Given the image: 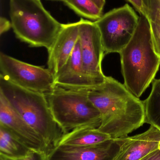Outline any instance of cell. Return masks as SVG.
<instances>
[{"label": "cell", "mask_w": 160, "mask_h": 160, "mask_svg": "<svg viewBox=\"0 0 160 160\" xmlns=\"http://www.w3.org/2000/svg\"><path fill=\"white\" fill-rule=\"evenodd\" d=\"M88 97L101 115L99 129L112 139L127 137L146 123L143 101L112 77L89 90Z\"/></svg>", "instance_id": "cell-1"}, {"label": "cell", "mask_w": 160, "mask_h": 160, "mask_svg": "<svg viewBox=\"0 0 160 160\" xmlns=\"http://www.w3.org/2000/svg\"><path fill=\"white\" fill-rule=\"evenodd\" d=\"M119 54L124 85L139 98L153 82L160 66L154 48L150 21L141 15L136 31Z\"/></svg>", "instance_id": "cell-2"}, {"label": "cell", "mask_w": 160, "mask_h": 160, "mask_svg": "<svg viewBox=\"0 0 160 160\" xmlns=\"http://www.w3.org/2000/svg\"><path fill=\"white\" fill-rule=\"evenodd\" d=\"M0 93L13 110L39 135L49 154L59 145L67 132L54 118L44 93L23 88L1 75Z\"/></svg>", "instance_id": "cell-3"}, {"label": "cell", "mask_w": 160, "mask_h": 160, "mask_svg": "<svg viewBox=\"0 0 160 160\" xmlns=\"http://www.w3.org/2000/svg\"><path fill=\"white\" fill-rule=\"evenodd\" d=\"M10 18L16 38L32 48L49 50L63 24L44 8L40 0H9Z\"/></svg>", "instance_id": "cell-4"}, {"label": "cell", "mask_w": 160, "mask_h": 160, "mask_svg": "<svg viewBox=\"0 0 160 160\" xmlns=\"http://www.w3.org/2000/svg\"><path fill=\"white\" fill-rule=\"evenodd\" d=\"M88 91L55 86L45 94L54 118L66 132L83 127L98 128L100 126V112L89 99Z\"/></svg>", "instance_id": "cell-5"}, {"label": "cell", "mask_w": 160, "mask_h": 160, "mask_svg": "<svg viewBox=\"0 0 160 160\" xmlns=\"http://www.w3.org/2000/svg\"><path fill=\"white\" fill-rule=\"evenodd\" d=\"M139 17L126 4L109 11L95 22L100 32L105 54L119 53L127 45L136 31Z\"/></svg>", "instance_id": "cell-6"}, {"label": "cell", "mask_w": 160, "mask_h": 160, "mask_svg": "<svg viewBox=\"0 0 160 160\" xmlns=\"http://www.w3.org/2000/svg\"><path fill=\"white\" fill-rule=\"evenodd\" d=\"M1 74L15 84L32 91L46 93L55 86L54 76L49 68L34 65L0 52Z\"/></svg>", "instance_id": "cell-7"}, {"label": "cell", "mask_w": 160, "mask_h": 160, "mask_svg": "<svg viewBox=\"0 0 160 160\" xmlns=\"http://www.w3.org/2000/svg\"><path fill=\"white\" fill-rule=\"evenodd\" d=\"M79 41L83 68L95 86L105 82L107 77L101 67L105 55L101 36L95 22L81 18L79 21Z\"/></svg>", "instance_id": "cell-8"}, {"label": "cell", "mask_w": 160, "mask_h": 160, "mask_svg": "<svg viewBox=\"0 0 160 160\" xmlns=\"http://www.w3.org/2000/svg\"><path fill=\"white\" fill-rule=\"evenodd\" d=\"M120 138L91 146L59 145L48 156V160H114L120 149Z\"/></svg>", "instance_id": "cell-9"}, {"label": "cell", "mask_w": 160, "mask_h": 160, "mask_svg": "<svg viewBox=\"0 0 160 160\" xmlns=\"http://www.w3.org/2000/svg\"><path fill=\"white\" fill-rule=\"evenodd\" d=\"M0 125L10 131L30 149L43 152L48 156L47 147L39 135L13 110L1 93Z\"/></svg>", "instance_id": "cell-10"}, {"label": "cell", "mask_w": 160, "mask_h": 160, "mask_svg": "<svg viewBox=\"0 0 160 160\" xmlns=\"http://www.w3.org/2000/svg\"><path fill=\"white\" fill-rule=\"evenodd\" d=\"M79 21L63 24L61 31L48 50V68L54 76L67 62L79 40Z\"/></svg>", "instance_id": "cell-11"}, {"label": "cell", "mask_w": 160, "mask_h": 160, "mask_svg": "<svg viewBox=\"0 0 160 160\" xmlns=\"http://www.w3.org/2000/svg\"><path fill=\"white\" fill-rule=\"evenodd\" d=\"M120 139V149L114 160H140L158 149L160 130L151 125L143 133Z\"/></svg>", "instance_id": "cell-12"}, {"label": "cell", "mask_w": 160, "mask_h": 160, "mask_svg": "<svg viewBox=\"0 0 160 160\" xmlns=\"http://www.w3.org/2000/svg\"><path fill=\"white\" fill-rule=\"evenodd\" d=\"M55 86L68 89L90 90L95 87L85 75L79 40L71 56L54 76Z\"/></svg>", "instance_id": "cell-13"}, {"label": "cell", "mask_w": 160, "mask_h": 160, "mask_svg": "<svg viewBox=\"0 0 160 160\" xmlns=\"http://www.w3.org/2000/svg\"><path fill=\"white\" fill-rule=\"evenodd\" d=\"M110 135L97 128L83 127L67 132L59 145L86 147L95 145L112 140Z\"/></svg>", "instance_id": "cell-14"}, {"label": "cell", "mask_w": 160, "mask_h": 160, "mask_svg": "<svg viewBox=\"0 0 160 160\" xmlns=\"http://www.w3.org/2000/svg\"><path fill=\"white\" fill-rule=\"evenodd\" d=\"M32 149L25 146L10 131L0 125V155L12 158L26 156Z\"/></svg>", "instance_id": "cell-15"}, {"label": "cell", "mask_w": 160, "mask_h": 160, "mask_svg": "<svg viewBox=\"0 0 160 160\" xmlns=\"http://www.w3.org/2000/svg\"><path fill=\"white\" fill-rule=\"evenodd\" d=\"M143 102L145 123L160 130V78L153 81L151 93Z\"/></svg>", "instance_id": "cell-16"}, {"label": "cell", "mask_w": 160, "mask_h": 160, "mask_svg": "<svg viewBox=\"0 0 160 160\" xmlns=\"http://www.w3.org/2000/svg\"><path fill=\"white\" fill-rule=\"evenodd\" d=\"M64 2L75 13L94 21L102 16V10L92 0H66Z\"/></svg>", "instance_id": "cell-17"}, {"label": "cell", "mask_w": 160, "mask_h": 160, "mask_svg": "<svg viewBox=\"0 0 160 160\" xmlns=\"http://www.w3.org/2000/svg\"><path fill=\"white\" fill-rule=\"evenodd\" d=\"M146 16L150 21L160 24V0H143Z\"/></svg>", "instance_id": "cell-18"}, {"label": "cell", "mask_w": 160, "mask_h": 160, "mask_svg": "<svg viewBox=\"0 0 160 160\" xmlns=\"http://www.w3.org/2000/svg\"><path fill=\"white\" fill-rule=\"evenodd\" d=\"M0 158L3 160H48V155L43 152L31 150L25 157L18 158H12L0 155Z\"/></svg>", "instance_id": "cell-19"}, {"label": "cell", "mask_w": 160, "mask_h": 160, "mask_svg": "<svg viewBox=\"0 0 160 160\" xmlns=\"http://www.w3.org/2000/svg\"><path fill=\"white\" fill-rule=\"evenodd\" d=\"M154 48L160 57V24L150 21Z\"/></svg>", "instance_id": "cell-20"}, {"label": "cell", "mask_w": 160, "mask_h": 160, "mask_svg": "<svg viewBox=\"0 0 160 160\" xmlns=\"http://www.w3.org/2000/svg\"><path fill=\"white\" fill-rule=\"evenodd\" d=\"M127 1L132 5L141 15L146 16L143 0H127Z\"/></svg>", "instance_id": "cell-21"}, {"label": "cell", "mask_w": 160, "mask_h": 160, "mask_svg": "<svg viewBox=\"0 0 160 160\" xmlns=\"http://www.w3.org/2000/svg\"><path fill=\"white\" fill-rule=\"evenodd\" d=\"M12 28L11 22L3 17L0 18V34H3L8 31L10 28Z\"/></svg>", "instance_id": "cell-22"}, {"label": "cell", "mask_w": 160, "mask_h": 160, "mask_svg": "<svg viewBox=\"0 0 160 160\" xmlns=\"http://www.w3.org/2000/svg\"><path fill=\"white\" fill-rule=\"evenodd\" d=\"M140 160H160V150L157 149Z\"/></svg>", "instance_id": "cell-23"}, {"label": "cell", "mask_w": 160, "mask_h": 160, "mask_svg": "<svg viewBox=\"0 0 160 160\" xmlns=\"http://www.w3.org/2000/svg\"><path fill=\"white\" fill-rule=\"evenodd\" d=\"M94 2L101 8L103 10L105 4V0H92Z\"/></svg>", "instance_id": "cell-24"}, {"label": "cell", "mask_w": 160, "mask_h": 160, "mask_svg": "<svg viewBox=\"0 0 160 160\" xmlns=\"http://www.w3.org/2000/svg\"><path fill=\"white\" fill-rule=\"evenodd\" d=\"M49 1H61V2H65L66 0H49Z\"/></svg>", "instance_id": "cell-25"}, {"label": "cell", "mask_w": 160, "mask_h": 160, "mask_svg": "<svg viewBox=\"0 0 160 160\" xmlns=\"http://www.w3.org/2000/svg\"><path fill=\"white\" fill-rule=\"evenodd\" d=\"M158 149H159L160 150V142H159V144Z\"/></svg>", "instance_id": "cell-26"}, {"label": "cell", "mask_w": 160, "mask_h": 160, "mask_svg": "<svg viewBox=\"0 0 160 160\" xmlns=\"http://www.w3.org/2000/svg\"><path fill=\"white\" fill-rule=\"evenodd\" d=\"M0 160H2V159L0 158Z\"/></svg>", "instance_id": "cell-27"}]
</instances>
